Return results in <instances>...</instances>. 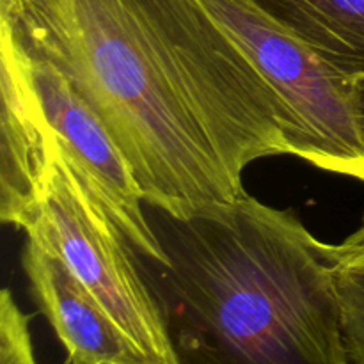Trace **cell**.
<instances>
[{"label":"cell","mask_w":364,"mask_h":364,"mask_svg":"<svg viewBox=\"0 0 364 364\" xmlns=\"http://www.w3.org/2000/svg\"><path fill=\"white\" fill-rule=\"evenodd\" d=\"M341 245L347 249H364V220L361 223V226H359Z\"/></svg>","instance_id":"cell-12"},{"label":"cell","mask_w":364,"mask_h":364,"mask_svg":"<svg viewBox=\"0 0 364 364\" xmlns=\"http://www.w3.org/2000/svg\"><path fill=\"white\" fill-rule=\"evenodd\" d=\"M21 263L39 311L66 350V364H149L59 256L27 238Z\"/></svg>","instance_id":"cell-7"},{"label":"cell","mask_w":364,"mask_h":364,"mask_svg":"<svg viewBox=\"0 0 364 364\" xmlns=\"http://www.w3.org/2000/svg\"><path fill=\"white\" fill-rule=\"evenodd\" d=\"M354 107L355 116H358L359 130H361L364 141V75L354 78Z\"/></svg>","instance_id":"cell-11"},{"label":"cell","mask_w":364,"mask_h":364,"mask_svg":"<svg viewBox=\"0 0 364 364\" xmlns=\"http://www.w3.org/2000/svg\"><path fill=\"white\" fill-rule=\"evenodd\" d=\"M166 262L137 256L178 364H350L331 244L247 194L187 217L148 206Z\"/></svg>","instance_id":"cell-2"},{"label":"cell","mask_w":364,"mask_h":364,"mask_svg":"<svg viewBox=\"0 0 364 364\" xmlns=\"http://www.w3.org/2000/svg\"><path fill=\"white\" fill-rule=\"evenodd\" d=\"M0 23L89 103L144 203L187 217L255 160L308 162L297 117L199 0H0Z\"/></svg>","instance_id":"cell-1"},{"label":"cell","mask_w":364,"mask_h":364,"mask_svg":"<svg viewBox=\"0 0 364 364\" xmlns=\"http://www.w3.org/2000/svg\"><path fill=\"white\" fill-rule=\"evenodd\" d=\"M240 46L308 139V164L364 181L354 78L322 59L256 0H199Z\"/></svg>","instance_id":"cell-4"},{"label":"cell","mask_w":364,"mask_h":364,"mask_svg":"<svg viewBox=\"0 0 364 364\" xmlns=\"http://www.w3.org/2000/svg\"><path fill=\"white\" fill-rule=\"evenodd\" d=\"M28 240L59 256L102 302L149 364H178L155 295L137 256L91 201L64 159L55 135L48 173Z\"/></svg>","instance_id":"cell-3"},{"label":"cell","mask_w":364,"mask_h":364,"mask_svg":"<svg viewBox=\"0 0 364 364\" xmlns=\"http://www.w3.org/2000/svg\"><path fill=\"white\" fill-rule=\"evenodd\" d=\"M0 364H38L28 316L18 308L7 288L0 299Z\"/></svg>","instance_id":"cell-10"},{"label":"cell","mask_w":364,"mask_h":364,"mask_svg":"<svg viewBox=\"0 0 364 364\" xmlns=\"http://www.w3.org/2000/svg\"><path fill=\"white\" fill-rule=\"evenodd\" d=\"M348 363L364 364V249L331 245Z\"/></svg>","instance_id":"cell-9"},{"label":"cell","mask_w":364,"mask_h":364,"mask_svg":"<svg viewBox=\"0 0 364 364\" xmlns=\"http://www.w3.org/2000/svg\"><path fill=\"white\" fill-rule=\"evenodd\" d=\"M347 77L364 75V0H256Z\"/></svg>","instance_id":"cell-8"},{"label":"cell","mask_w":364,"mask_h":364,"mask_svg":"<svg viewBox=\"0 0 364 364\" xmlns=\"http://www.w3.org/2000/svg\"><path fill=\"white\" fill-rule=\"evenodd\" d=\"M2 139H0V217L25 230L34 220L52 156L53 130L28 73L27 53L0 23Z\"/></svg>","instance_id":"cell-6"},{"label":"cell","mask_w":364,"mask_h":364,"mask_svg":"<svg viewBox=\"0 0 364 364\" xmlns=\"http://www.w3.org/2000/svg\"><path fill=\"white\" fill-rule=\"evenodd\" d=\"M25 53L43 112L64 159L91 201L139 256L166 262L162 245L142 208L144 194L110 132L53 64L27 50Z\"/></svg>","instance_id":"cell-5"}]
</instances>
